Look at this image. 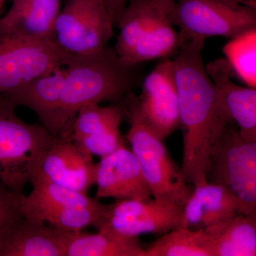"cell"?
I'll use <instances>...</instances> for the list:
<instances>
[{
    "label": "cell",
    "mask_w": 256,
    "mask_h": 256,
    "mask_svg": "<svg viewBox=\"0 0 256 256\" xmlns=\"http://www.w3.org/2000/svg\"><path fill=\"white\" fill-rule=\"evenodd\" d=\"M130 118L127 138L137 158L153 198L184 206L194 190L184 180L162 140L142 122L137 112L124 107Z\"/></svg>",
    "instance_id": "cell-5"
},
{
    "label": "cell",
    "mask_w": 256,
    "mask_h": 256,
    "mask_svg": "<svg viewBox=\"0 0 256 256\" xmlns=\"http://www.w3.org/2000/svg\"><path fill=\"white\" fill-rule=\"evenodd\" d=\"M213 256L256 255V212L238 214L204 228Z\"/></svg>",
    "instance_id": "cell-21"
},
{
    "label": "cell",
    "mask_w": 256,
    "mask_h": 256,
    "mask_svg": "<svg viewBox=\"0 0 256 256\" xmlns=\"http://www.w3.org/2000/svg\"><path fill=\"white\" fill-rule=\"evenodd\" d=\"M66 55L53 40L26 38L0 28V96L62 68Z\"/></svg>",
    "instance_id": "cell-9"
},
{
    "label": "cell",
    "mask_w": 256,
    "mask_h": 256,
    "mask_svg": "<svg viewBox=\"0 0 256 256\" xmlns=\"http://www.w3.org/2000/svg\"><path fill=\"white\" fill-rule=\"evenodd\" d=\"M144 256H213L203 229L178 227L144 248Z\"/></svg>",
    "instance_id": "cell-23"
},
{
    "label": "cell",
    "mask_w": 256,
    "mask_h": 256,
    "mask_svg": "<svg viewBox=\"0 0 256 256\" xmlns=\"http://www.w3.org/2000/svg\"><path fill=\"white\" fill-rule=\"evenodd\" d=\"M114 28L104 0H67L56 20L53 40L66 53H89L108 45Z\"/></svg>",
    "instance_id": "cell-10"
},
{
    "label": "cell",
    "mask_w": 256,
    "mask_h": 256,
    "mask_svg": "<svg viewBox=\"0 0 256 256\" xmlns=\"http://www.w3.org/2000/svg\"><path fill=\"white\" fill-rule=\"evenodd\" d=\"M174 4L164 0H128L116 26L119 34L114 47L124 63L140 66L176 55L180 36L171 18Z\"/></svg>",
    "instance_id": "cell-3"
},
{
    "label": "cell",
    "mask_w": 256,
    "mask_h": 256,
    "mask_svg": "<svg viewBox=\"0 0 256 256\" xmlns=\"http://www.w3.org/2000/svg\"><path fill=\"white\" fill-rule=\"evenodd\" d=\"M70 234L24 217L0 230V256H66Z\"/></svg>",
    "instance_id": "cell-16"
},
{
    "label": "cell",
    "mask_w": 256,
    "mask_h": 256,
    "mask_svg": "<svg viewBox=\"0 0 256 256\" xmlns=\"http://www.w3.org/2000/svg\"><path fill=\"white\" fill-rule=\"evenodd\" d=\"M214 84L224 109L242 137L256 142V89L244 87L232 80V69L225 58H217L205 65Z\"/></svg>",
    "instance_id": "cell-17"
},
{
    "label": "cell",
    "mask_w": 256,
    "mask_h": 256,
    "mask_svg": "<svg viewBox=\"0 0 256 256\" xmlns=\"http://www.w3.org/2000/svg\"><path fill=\"white\" fill-rule=\"evenodd\" d=\"M234 75L247 86L256 87V28L232 37L223 48Z\"/></svg>",
    "instance_id": "cell-24"
},
{
    "label": "cell",
    "mask_w": 256,
    "mask_h": 256,
    "mask_svg": "<svg viewBox=\"0 0 256 256\" xmlns=\"http://www.w3.org/2000/svg\"><path fill=\"white\" fill-rule=\"evenodd\" d=\"M96 164L69 138H58L35 160L31 181L42 180L69 190L88 194L96 184Z\"/></svg>",
    "instance_id": "cell-13"
},
{
    "label": "cell",
    "mask_w": 256,
    "mask_h": 256,
    "mask_svg": "<svg viewBox=\"0 0 256 256\" xmlns=\"http://www.w3.org/2000/svg\"><path fill=\"white\" fill-rule=\"evenodd\" d=\"M66 256H144L139 237L100 230L96 234L70 232Z\"/></svg>",
    "instance_id": "cell-22"
},
{
    "label": "cell",
    "mask_w": 256,
    "mask_h": 256,
    "mask_svg": "<svg viewBox=\"0 0 256 256\" xmlns=\"http://www.w3.org/2000/svg\"><path fill=\"white\" fill-rule=\"evenodd\" d=\"M164 1L172 3V4H174L176 0H164Z\"/></svg>",
    "instance_id": "cell-29"
},
{
    "label": "cell",
    "mask_w": 256,
    "mask_h": 256,
    "mask_svg": "<svg viewBox=\"0 0 256 256\" xmlns=\"http://www.w3.org/2000/svg\"><path fill=\"white\" fill-rule=\"evenodd\" d=\"M204 38H184L173 60L183 131L184 180L194 186L207 182L210 153L224 128L234 124L207 74L202 52Z\"/></svg>",
    "instance_id": "cell-1"
},
{
    "label": "cell",
    "mask_w": 256,
    "mask_h": 256,
    "mask_svg": "<svg viewBox=\"0 0 256 256\" xmlns=\"http://www.w3.org/2000/svg\"><path fill=\"white\" fill-rule=\"evenodd\" d=\"M98 230H106L128 237L142 234H164L184 227V206L172 203L146 200H117L95 224Z\"/></svg>",
    "instance_id": "cell-12"
},
{
    "label": "cell",
    "mask_w": 256,
    "mask_h": 256,
    "mask_svg": "<svg viewBox=\"0 0 256 256\" xmlns=\"http://www.w3.org/2000/svg\"><path fill=\"white\" fill-rule=\"evenodd\" d=\"M126 112L122 105L84 106L74 119L69 138L87 154L108 156L124 144L120 126Z\"/></svg>",
    "instance_id": "cell-14"
},
{
    "label": "cell",
    "mask_w": 256,
    "mask_h": 256,
    "mask_svg": "<svg viewBox=\"0 0 256 256\" xmlns=\"http://www.w3.org/2000/svg\"><path fill=\"white\" fill-rule=\"evenodd\" d=\"M96 200H146L152 193L137 158L124 144L96 164Z\"/></svg>",
    "instance_id": "cell-15"
},
{
    "label": "cell",
    "mask_w": 256,
    "mask_h": 256,
    "mask_svg": "<svg viewBox=\"0 0 256 256\" xmlns=\"http://www.w3.org/2000/svg\"><path fill=\"white\" fill-rule=\"evenodd\" d=\"M65 75L64 67L22 84L2 96L13 105L34 111L42 126L54 136Z\"/></svg>",
    "instance_id": "cell-19"
},
{
    "label": "cell",
    "mask_w": 256,
    "mask_h": 256,
    "mask_svg": "<svg viewBox=\"0 0 256 256\" xmlns=\"http://www.w3.org/2000/svg\"><path fill=\"white\" fill-rule=\"evenodd\" d=\"M171 18L181 37L230 38L256 28V8L226 0H176Z\"/></svg>",
    "instance_id": "cell-8"
},
{
    "label": "cell",
    "mask_w": 256,
    "mask_h": 256,
    "mask_svg": "<svg viewBox=\"0 0 256 256\" xmlns=\"http://www.w3.org/2000/svg\"><path fill=\"white\" fill-rule=\"evenodd\" d=\"M60 5L62 0H12L0 16V28L26 38L53 40Z\"/></svg>",
    "instance_id": "cell-20"
},
{
    "label": "cell",
    "mask_w": 256,
    "mask_h": 256,
    "mask_svg": "<svg viewBox=\"0 0 256 256\" xmlns=\"http://www.w3.org/2000/svg\"><path fill=\"white\" fill-rule=\"evenodd\" d=\"M5 1H6V0H0V10L2 9L3 6H4Z\"/></svg>",
    "instance_id": "cell-28"
},
{
    "label": "cell",
    "mask_w": 256,
    "mask_h": 256,
    "mask_svg": "<svg viewBox=\"0 0 256 256\" xmlns=\"http://www.w3.org/2000/svg\"><path fill=\"white\" fill-rule=\"evenodd\" d=\"M111 21L114 26H117L121 15L124 13L128 0H104Z\"/></svg>",
    "instance_id": "cell-26"
},
{
    "label": "cell",
    "mask_w": 256,
    "mask_h": 256,
    "mask_svg": "<svg viewBox=\"0 0 256 256\" xmlns=\"http://www.w3.org/2000/svg\"><path fill=\"white\" fill-rule=\"evenodd\" d=\"M16 108L0 96V181L12 191L24 194L37 156L58 138L43 126L20 118Z\"/></svg>",
    "instance_id": "cell-4"
},
{
    "label": "cell",
    "mask_w": 256,
    "mask_h": 256,
    "mask_svg": "<svg viewBox=\"0 0 256 256\" xmlns=\"http://www.w3.org/2000/svg\"><path fill=\"white\" fill-rule=\"evenodd\" d=\"M207 182L233 192L250 212L256 210V142H248L237 126L224 128L210 153Z\"/></svg>",
    "instance_id": "cell-7"
},
{
    "label": "cell",
    "mask_w": 256,
    "mask_h": 256,
    "mask_svg": "<svg viewBox=\"0 0 256 256\" xmlns=\"http://www.w3.org/2000/svg\"><path fill=\"white\" fill-rule=\"evenodd\" d=\"M126 106L137 112L142 122L162 140L180 126L178 88L173 60L163 58L142 80L140 95L132 92Z\"/></svg>",
    "instance_id": "cell-11"
},
{
    "label": "cell",
    "mask_w": 256,
    "mask_h": 256,
    "mask_svg": "<svg viewBox=\"0 0 256 256\" xmlns=\"http://www.w3.org/2000/svg\"><path fill=\"white\" fill-rule=\"evenodd\" d=\"M226 1L235 3V4L246 5V6H250V8H256V0H226Z\"/></svg>",
    "instance_id": "cell-27"
},
{
    "label": "cell",
    "mask_w": 256,
    "mask_h": 256,
    "mask_svg": "<svg viewBox=\"0 0 256 256\" xmlns=\"http://www.w3.org/2000/svg\"><path fill=\"white\" fill-rule=\"evenodd\" d=\"M23 195L12 191L0 181V230L24 218Z\"/></svg>",
    "instance_id": "cell-25"
},
{
    "label": "cell",
    "mask_w": 256,
    "mask_h": 256,
    "mask_svg": "<svg viewBox=\"0 0 256 256\" xmlns=\"http://www.w3.org/2000/svg\"><path fill=\"white\" fill-rule=\"evenodd\" d=\"M54 136L68 138L79 110L88 104L118 102L140 82L139 66L124 63L114 48L82 54L66 53Z\"/></svg>",
    "instance_id": "cell-2"
},
{
    "label": "cell",
    "mask_w": 256,
    "mask_h": 256,
    "mask_svg": "<svg viewBox=\"0 0 256 256\" xmlns=\"http://www.w3.org/2000/svg\"><path fill=\"white\" fill-rule=\"evenodd\" d=\"M31 183V193L22 198L24 217L28 220L47 222L66 232H80L94 226L105 210L104 204L88 194L42 180H32Z\"/></svg>",
    "instance_id": "cell-6"
},
{
    "label": "cell",
    "mask_w": 256,
    "mask_h": 256,
    "mask_svg": "<svg viewBox=\"0 0 256 256\" xmlns=\"http://www.w3.org/2000/svg\"><path fill=\"white\" fill-rule=\"evenodd\" d=\"M250 213L252 212L229 188L207 182L194 186L184 206V227L204 229L235 216Z\"/></svg>",
    "instance_id": "cell-18"
}]
</instances>
